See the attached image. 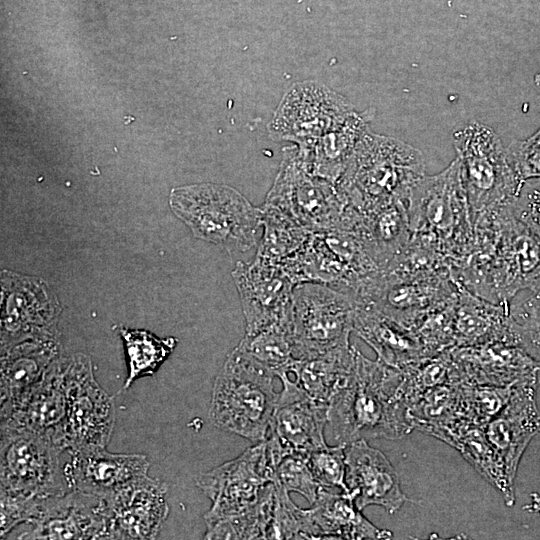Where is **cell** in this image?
<instances>
[{
    "label": "cell",
    "mask_w": 540,
    "mask_h": 540,
    "mask_svg": "<svg viewBox=\"0 0 540 540\" xmlns=\"http://www.w3.org/2000/svg\"><path fill=\"white\" fill-rule=\"evenodd\" d=\"M412 235L429 242L450 262L463 265L473 248L474 226L456 157L435 175H423L407 198Z\"/></svg>",
    "instance_id": "4"
},
{
    "label": "cell",
    "mask_w": 540,
    "mask_h": 540,
    "mask_svg": "<svg viewBox=\"0 0 540 540\" xmlns=\"http://www.w3.org/2000/svg\"><path fill=\"white\" fill-rule=\"evenodd\" d=\"M274 463L265 440L257 442L238 457L201 473L196 485L211 500L204 514L206 525L243 512L273 482Z\"/></svg>",
    "instance_id": "13"
},
{
    "label": "cell",
    "mask_w": 540,
    "mask_h": 540,
    "mask_svg": "<svg viewBox=\"0 0 540 540\" xmlns=\"http://www.w3.org/2000/svg\"><path fill=\"white\" fill-rule=\"evenodd\" d=\"M539 386L540 381L536 380L518 383L504 408L484 427L513 481L524 451L540 433V410L536 403Z\"/></svg>",
    "instance_id": "22"
},
{
    "label": "cell",
    "mask_w": 540,
    "mask_h": 540,
    "mask_svg": "<svg viewBox=\"0 0 540 540\" xmlns=\"http://www.w3.org/2000/svg\"><path fill=\"white\" fill-rule=\"evenodd\" d=\"M271 419L268 439L281 457L287 453L309 454L327 446L324 427L328 423V408L305 395L286 375Z\"/></svg>",
    "instance_id": "17"
},
{
    "label": "cell",
    "mask_w": 540,
    "mask_h": 540,
    "mask_svg": "<svg viewBox=\"0 0 540 540\" xmlns=\"http://www.w3.org/2000/svg\"><path fill=\"white\" fill-rule=\"evenodd\" d=\"M0 490L35 498L70 491L66 450L52 439L26 430L1 427Z\"/></svg>",
    "instance_id": "9"
},
{
    "label": "cell",
    "mask_w": 540,
    "mask_h": 540,
    "mask_svg": "<svg viewBox=\"0 0 540 540\" xmlns=\"http://www.w3.org/2000/svg\"><path fill=\"white\" fill-rule=\"evenodd\" d=\"M517 385L518 383L509 386L462 384L461 416L473 425L485 426L504 408Z\"/></svg>",
    "instance_id": "39"
},
{
    "label": "cell",
    "mask_w": 540,
    "mask_h": 540,
    "mask_svg": "<svg viewBox=\"0 0 540 540\" xmlns=\"http://www.w3.org/2000/svg\"><path fill=\"white\" fill-rule=\"evenodd\" d=\"M354 113L341 95L323 85L306 83L294 87L283 99L270 132L304 147L344 125Z\"/></svg>",
    "instance_id": "14"
},
{
    "label": "cell",
    "mask_w": 540,
    "mask_h": 540,
    "mask_svg": "<svg viewBox=\"0 0 540 540\" xmlns=\"http://www.w3.org/2000/svg\"><path fill=\"white\" fill-rule=\"evenodd\" d=\"M275 487L268 483L258 500L238 514L206 525L205 539H265L272 521Z\"/></svg>",
    "instance_id": "34"
},
{
    "label": "cell",
    "mask_w": 540,
    "mask_h": 540,
    "mask_svg": "<svg viewBox=\"0 0 540 540\" xmlns=\"http://www.w3.org/2000/svg\"><path fill=\"white\" fill-rule=\"evenodd\" d=\"M367 130V117L355 112L341 127L298 147L297 155L310 173L336 185Z\"/></svg>",
    "instance_id": "29"
},
{
    "label": "cell",
    "mask_w": 540,
    "mask_h": 540,
    "mask_svg": "<svg viewBox=\"0 0 540 540\" xmlns=\"http://www.w3.org/2000/svg\"><path fill=\"white\" fill-rule=\"evenodd\" d=\"M511 209L516 218L540 238V179L524 182Z\"/></svg>",
    "instance_id": "44"
},
{
    "label": "cell",
    "mask_w": 540,
    "mask_h": 540,
    "mask_svg": "<svg viewBox=\"0 0 540 540\" xmlns=\"http://www.w3.org/2000/svg\"><path fill=\"white\" fill-rule=\"evenodd\" d=\"M128 358V377L124 389L138 378L153 375L176 346L174 337L160 339L142 329H120Z\"/></svg>",
    "instance_id": "36"
},
{
    "label": "cell",
    "mask_w": 540,
    "mask_h": 540,
    "mask_svg": "<svg viewBox=\"0 0 540 540\" xmlns=\"http://www.w3.org/2000/svg\"><path fill=\"white\" fill-rule=\"evenodd\" d=\"M61 357L56 339H29L2 349L1 407L23 398L46 377Z\"/></svg>",
    "instance_id": "24"
},
{
    "label": "cell",
    "mask_w": 540,
    "mask_h": 540,
    "mask_svg": "<svg viewBox=\"0 0 540 540\" xmlns=\"http://www.w3.org/2000/svg\"><path fill=\"white\" fill-rule=\"evenodd\" d=\"M485 426L461 418L431 432V436L456 449L462 457L502 496L507 506L515 503V481L489 442Z\"/></svg>",
    "instance_id": "25"
},
{
    "label": "cell",
    "mask_w": 540,
    "mask_h": 540,
    "mask_svg": "<svg viewBox=\"0 0 540 540\" xmlns=\"http://www.w3.org/2000/svg\"><path fill=\"white\" fill-rule=\"evenodd\" d=\"M66 451L64 473L70 491L104 499L147 475L149 469L143 454L111 453L103 447Z\"/></svg>",
    "instance_id": "19"
},
{
    "label": "cell",
    "mask_w": 540,
    "mask_h": 540,
    "mask_svg": "<svg viewBox=\"0 0 540 540\" xmlns=\"http://www.w3.org/2000/svg\"><path fill=\"white\" fill-rule=\"evenodd\" d=\"M166 493L165 483L147 474L105 499L110 539L156 538L169 513Z\"/></svg>",
    "instance_id": "20"
},
{
    "label": "cell",
    "mask_w": 540,
    "mask_h": 540,
    "mask_svg": "<svg viewBox=\"0 0 540 540\" xmlns=\"http://www.w3.org/2000/svg\"><path fill=\"white\" fill-rule=\"evenodd\" d=\"M424 171L420 150L367 130L336 187L348 206L367 214L394 201H407Z\"/></svg>",
    "instance_id": "3"
},
{
    "label": "cell",
    "mask_w": 540,
    "mask_h": 540,
    "mask_svg": "<svg viewBox=\"0 0 540 540\" xmlns=\"http://www.w3.org/2000/svg\"><path fill=\"white\" fill-rule=\"evenodd\" d=\"M453 276L471 293L508 305L540 279V238L511 206L485 212L474 221L472 251Z\"/></svg>",
    "instance_id": "1"
},
{
    "label": "cell",
    "mask_w": 540,
    "mask_h": 540,
    "mask_svg": "<svg viewBox=\"0 0 540 540\" xmlns=\"http://www.w3.org/2000/svg\"><path fill=\"white\" fill-rule=\"evenodd\" d=\"M334 438L347 445L360 439H399L414 430L403 390V374L379 359L366 358L357 348L344 387L328 408Z\"/></svg>",
    "instance_id": "2"
},
{
    "label": "cell",
    "mask_w": 540,
    "mask_h": 540,
    "mask_svg": "<svg viewBox=\"0 0 540 540\" xmlns=\"http://www.w3.org/2000/svg\"><path fill=\"white\" fill-rule=\"evenodd\" d=\"M345 447L340 443L336 446L327 445L308 454L309 466L321 487H338L347 493Z\"/></svg>",
    "instance_id": "41"
},
{
    "label": "cell",
    "mask_w": 540,
    "mask_h": 540,
    "mask_svg": "<svg viewBox=\"0 0 540 540\" xmlns=\"http://www.w3.org/2000/svg\"><path fill=\"white\" fill-rule=\"evenodd\" d=\"M39 499L0 490L1 539L6 538L17 526L26 524L33 519Z\"/></svg>",
    "instance_id": "42"
},
{
    "label": "cell",
    "mask_w": 540,
    "mask_h": 540,
    "mask_svg": "<svg viewBox=\"0 0 540 540\" xmlns=\"http://www.w3.org/2000/svg\"><path fill=\"white\" fill-rule=\"evenodd\" d=\"M461 385L447 383L422 392L409 406L414 429L429 434L433 429L463 418L460 412Z\"/></svg>",
    "instance_id": "35"
},
{
    "label": "cell",
    "mask_w": 540,
    "mask_h": 540,
    "mask_svg": "<svg viewBox=\"0 0 540 540\" xmlns=\"http://www.w3.org/2000/svg\"><path fill=\"white\" fill-rule=\"evenodd\" d=\"M264 229L257 257L282 264L295 256L312 232L280 210L264 204L260 209Z\"/></svg>",
    "instance_id": "33"
},
{
    "label": "cell",
    "mask_w": 540,
    "mask_h": 540,
    "mask_svg": "<svg viewBox=\"0 0 540 540\" xmlns=\"http://www.w3.org/2000/svg\"><path fill=\"white\" fill-rule=\"evenodd\" d=\"M275 377L235 348L213 384L209 409L213 424L253 442L265 440L279 397Z\"/></svg>",
    "instance_id": "5"
},
{
    "label": "cell",
    "mask_w": 540,
    "mask_h": 540,
    "mask_svg": "<svg viewBox=\"0 0 540 540\" xmlns=\"http://www.w3.org/2000/svg\"><path fill=\"white\" fill-rule=\"evenodd\" d=\"M276 377L285 373L297 360L292 320L245 335L235 347Z\"/></svg>",
    "instance_id": "32"
},
{
    "label": "cell",
    "mask_w": 540,
    "mask_h": 540,
    "mask_svg": "<svg viewBox=\"0 0 540 540\" xmlns=\"http://www.w3.org/2000/svg\"><path fill=\"white\" fill-rule=\"evenodd\" d=\"M345 455L347 493L360 510L378 505L393 514L408 501L390 461L367 440L347 444Z\"/></svg>",
    "instance_id": "21"
},
{
    "label": "cell",
    "mask_w": 540,
    "mask_h": 540,
    "mask_svg": "<svg viewBox=\"0 0 540 540\" xmlns=\"http://www.w3.org/2000/svg\"><path fill=\"white\" fill-rule=\"evenodd\" d=\"M273 483L274 509L265 539H324L309 509L296 506L290 499L289 492Z\"/></svg>",
    "instance_id": "38"
},
{
    "label": "cell",
    "mask_w": 540,
    "mask_h": 540,
    "mask_svg": "<svg viewBox=\"0 0 540 540\" xmlns=\"http://www.w3.org/2000/svg\"><path fill=\"white\" fill-rule=\"evenodd\" d=\"M353 331L383 363L402 369L427 357L416 333L376 310L355 304Z\"/></svg>",
    "instance_id": "26"
},
{
    "label": "cell",
    "mask_w": 540,
    "mask_h": 540,
    "mask_svg": "<svg viewBox=\"0 0 540 540\" xmlns=\"http://www.w3.org/2000/svg\"><path fill=\"white\" fill-rule=\"evenodd\" d=\"M115 424V406L96 381L91 360L67 357L66 413L55 443L63 450L106 448Z\"/></svg>",
    "instance_id": "11"
},
{
    "label": "cell",
    "mask_w": 540,
    "mask_h": 540,
    "mask_svg": "<svg viewBox=\"0 0 540 540\" xmlns=\"http://www.w3.org/2000/svg\"><path fill=\"white\" fill-rule=\"evenodd\" d=\"M266 205L288 215L310 232L341 226L349 213L335 184L310 173L296 150L286 151Z\"/></svg>",
    "instance_id": "12"
},
{
    "label": "cell",
    "mask_w": 540,
    "mask_h": 540,
    "mask_svg": "<svg viewBox=\"0 0 540 540\" xmlns=\"http://www.w3.org/2000/svg\"><path fill=\"white\" fill-rule=\"evenodd\" d=\"M361 215L363 237L374 259L383 269L406 247L412 237L407 201H394Z\"/></svg>",
    "instance_id": "31"
},
{
    "label": "cell",
    "mask_w": 540,
    "mask_h": 540,
    "mask_svg": "<svg viewBox=\"0 0 540 540\" xmlns=\"http://www.w3.org/2000/svg\"><path fill=\"white\" fill-rule=\"evenodd\" d=\"M354 309L353 297L330 285L297 284L291 308L297 358L349 346Z\"/></svg>",
    "instance_id": "10"
},
{
    "label": "cell",
    "mask_w": 540,
    "mask_h": 540,
    "mask_svg": "<svg viewBox=\"0 0 540 540\" xmlns=\"http://www.w3.org/2000/svg\"><path fill=\"white\" fill-rule=\"evenodd\" d=\"M17 539H110L107 502L99 496L72 490L40 498L33 519Z\"/></svg>",
    "instance_id": "15"
},
{
    "label": "cell",
    "mask_w": 540,
    "mask_h": 540,
    "mask_svg": "<svg viewBox=\"0 0 540 540\" xmlns=\"http://www.w3.org/2000/svg\"><path fill=\"white\" fill-rule=\"evenodd\" d=\"M511 327L519 344L540 363V279L508 303Z\"/></svg>",
    "instance_id": "37"
},
{
    "label": "cell",
    "mask_w": 540,
    "mask_h": 540,
    "mask_svg": "<svg viewBox=\"0 0 540 540\" xmlns=\"http://www.w3.org/2000/svg\"><path fill=\"white\" fill-rule=\"evenodd\" d=\"M273 482L288 492L301 494L310 504L322 488L311 471L308 454L302 453L284 454L275 464Z\"/></svg>",
    "instance_id": "40"
},
{
    "label": "cell",
    "mask_w": 540,
    "mask_h": 540,
    "mask_svg": "<svg viewBox=\"0 0 540 540\" xmlns=\"http://www.w3.org/2000/svg\"><path fill=\"white\" fill-rule=\"evenodd\" d=\"M323 538L390 539L392 532L373 525L360 510L351 494L332 493L321 488L309 509Z\"/></svg>",
    "instance_id": "30"
},
{
    "label": "cell",
    "mask_w": 540,
    "mask_h": 540,
    "mask_svg": "<svg viewBox=\"0 0 540 540\" xmlns=\"http://www.w3.org/2000/svg\"><path fill=\"white\" fill-rule=\"evenodd\" d=\"M355 351L356 347L349 345L305 356L295 360L282 374H286L315 403L329 408L350 377Z\"/></svg>",
    "instance_id": "28"
},
{
    "label": "cell",
    "mask_w": 540,
    "mask_h": 540,
    "mask_svg": "<svg viewBox=\"0 0 540 540\" xmlns=\"http://www.w3.org/2000/svg\"><path fill=\"white\" fill-rule=\"evenodd\" d=\"M170 204L200 239L238 251L257 244L260 209L231 187L207 183L177 188Z\"/></svg>",
    "instance_id": "6"
},
{
    "label": "cell",
    "mask_w": 540,
    "mask_h": 540,
    "mask_svg": "<svg viewBox=\"0 0 540 540\" xmlns=\"http://www.w3.org/2000/svg\"><path fill=\"white\" fill-rule=\"evenodd\" d=\"M453 145L473 223L485 212L511 206L524 181L495 131L472 121L454 132Z\"/></svg>",
    "instance_id": "7"
},
{
    "label": "cell",
    "mask_w": 540,
    "mask_h": 540,
    "mask_svg": "<svg viewBox=\"0 0 540 540\" xmlns=\"http://www.w3.org/2000/svg\"><path fill=\"white\" fill-rule=\"evenodd\" d=\"M455 346H475L494 341L519 344L509 318L508 305L483 299L458 283L454 304Z\"/></svg>",
    "instance_id": "27"
},
{
    "label": "cell",
    "mask_w": 540,
    "mask_h": 540,
    "mask_svg": "<svg viewBox=\"0 0 540 540\" xmlns=\"http://www.w3.org/2000/svg\"><path fill=\"white\" fill-rule=\"evenodd\" d=\"M509 159L525 182L540 179V128L524 140H514L506 147Z\"/></svg>",
    "instance_id": "43"
},
{
    "label": "cell",
    "mask_w": 540,
    "mask_h": 540,
    "mask_svg": "<svg viewBox=\"0 0 540 540\" xmlns=\"http://www.w3.org/2000/svg\"><path fill=\"white\" fill-rule=\"evenodd\" d=\"M232 276L245 317V335L291 321L296 283L280 264L256 256L250 264L239 261Z\"/></svg>",
    "instance_id": "16"
},
{
    "label": "cell",
    "mask_w": 540,
    "mask_h": 540,
    "mask_svg": "<svg viewBox=\"0 0 540 540\" xmlns=\"http://www.w3.org/2000/svg\"><path fill=\"white\" fill-rule=\"evenodd\" d=\"M280 265L296 285L323 283L350 296L381 270L362 235L360 215L350 224L312 232L300 251Z\"/></svg>",
    "instance_id": "8"
},
{
    "label": "cell",
    "mask_w": 540,
    "mask_h": 540,
    "mask_svg": "<svg viewBox=\"0 0 540 540\" xmlns=\"http://www.w3.org/2000/svg\"><path fill=\"white\" fill-rule=\"evenodd\" d=\"M450 351L462 384L509 386L540 381V363L516 342L454 346Z\"/></svg>",
    "instance_id": "18"
},
{
    "label": "cell",
    "mask_w": 540,
    "mask_h": 540,
    "mask_svg": "<svg viewBox=\"0 0 540 540\" xmlns=\"http://www.w3.org/2000/svg\"><path fill=\"white\" fill-rule=\"evenodd\" d=\"M66 363L61 357L46 377L16 403L1 407V427L56 435L66 413Z\"/></svg>",
    "instance_id": "23"
}]
</instances>
